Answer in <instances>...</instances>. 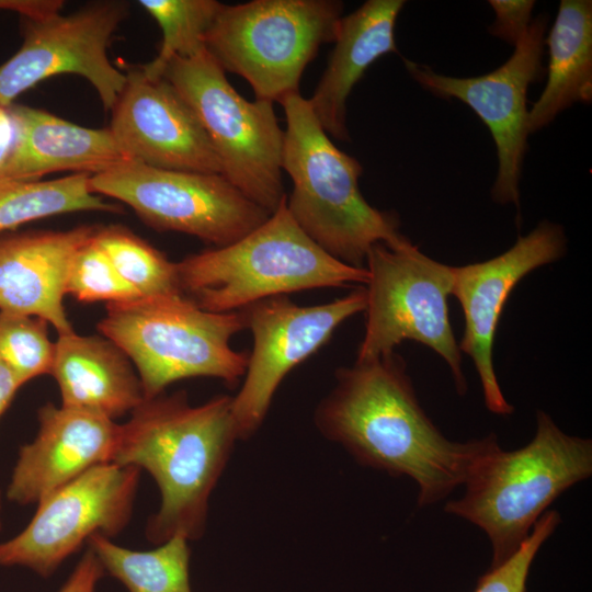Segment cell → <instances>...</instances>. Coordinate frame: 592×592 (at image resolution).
<instances>
[{
	"label": "cell",
	"mask_w": 592,
	"mask_h": 592,
	"mask_svg": "<svg viewBox=\"0 0 592 592\" xmlns=\"http://www.w3.org/2000/svg\"><path fill=\"white\" fill-rule=\"evenodd\" d=\"M334 377L315 410L317 429L358 464L415 481L419 506L463 486L498 443L493 434L467 442L445 437L420 406L406 363L395 352L355 361Z\"/></svg>",
	"instance_id": "obj_1"
},
{
	"label": "cell",
	"mask_w": 592,
	"mask_h": 592,
	"mask_svg": "<svg viewBox=\"0 0 592 592\" xmlns=\"http://www.w3.org/2000/svg\"><path fill=\"white\" fill-rule=\"evenodd\" d=\"M232 397L192 406L184 391L145 398L119 424L113 463L146 469L160 491L146 535L156 544L202 536L210 494L239 440Z\"/></svg>",
	"instance_id": "obj_2"
},
{
	"label": "cell",
	"mask_w": 592,
	"mask_h": 592,
	"mask_svg": "<svg viewBox=\"0 0 592 592\" xmlns=\"http://www.w3.org/2000/svg\"><path fill=\"white\" fill-rule=\"evenodd\" d=\"M281 104L286 118L282 169L293 182L286 206L305 234L355 267H365L377 242L390 248L406 243L397 216L367 203L358 186L361 163L331 141L308 99L295 93Z\"/></svg>",
	"instance_id": "obj_3"
},
{
	"label": "cell",
	"mask_w": 592,
	"mask_h": 592,
	"mask_svg": "<svg viewBox=\"0 0 592 592\" xmlns=\"http://www.w3.org/2000/svg\"><path fill=\"white\" fill-rule=\"evenodd\" d=\"M286 198L236 242L175 262L180 293L202 309L229 312L304 289L365 286L366 267L343 263L320 248L294 220Z\"/></svg>",
	"instance_id": "obj_4"
},
{
	"label": "cell",
	"mask_w": 592,
	"mask_h": 592,
	"mask_svg": "<svg viewBox=\"0 0 592 592\" xmlns=\"http://www.w3.org/2000/svg\"><path fill=\"white\" fill-rule=\"evenodd\" d=\"M592 474V441L562 432L544 411L525 446H492L464 482L465 493L444 510L481 528L492 549L491 567L510 558L561 493Z\"/></svg>",
	"instance_id": "obj_5"
},
{
	"label": "cell",
	"mask_w": 592,
	"mask_h": 592,
	"mask_svg": "<svg viewBox=\"0 0 592 592\" xmlns=\"http://www.w3.org/2000/svg\"><path fill=\"white\" fill-rule=\"evenodd\" d=\"M105 309L98 329L130 360L145 398L184 378L214 377L234 387L244 376L249 354L230 345L246 330L239 310L208 311L181 294L107 303Z\"/></svg>",
	"instance_id": "obj_6"
},
{
	"label": "cell",
	"mask_w": 592,
	"mask_h": 592,
	"mask_svg": "<svg viewBox=\"0 0 592 592\" xmlns=\"http://www.w3.org/2000/svg\"><path fill=\"white\" fill-rule=\"evenodd\" d=\"M343 2L253 0L220 5L205 48L224 71L244 78L255 98L282 102L299 93L307 65L334 41Z\"/></svg>",
	"instance_id": "obj_7"
},
{
	"label": "cell",
	"mask_w": 592,
	"mask_h": 592,
	"mask_svg": "<svg viewBox=\"0 0 592 592\" xmlns=\"http://www.w3.org/2000/svg\"><path fill=\"white\" fill-rule=\"evenodd\" d=\"M164 78L194 112L218 158L221 175L249 200L275 212L282 182L284 130L273 103L241 96L205 49L173 58Z\"/></svg>",
	"instance_id": "obj_8"
},
{
	"label": "cell",
	"mask_w": 592,
	"mask_h": 592,
	"mask_svg": "<svg viewBox=\"0 0 592 592\" xmlns=\"http://www.w3.org/2000/svg\"><path fill=\"white\" fill-rule=\"evenodd\" d=\"M365 331L356 361L390 354L402 341L426 345L449 366L456 390L467 391L462 352L449 320L453 266L425 255L410 240L377 242L366 255Z\"/></svg>",
	"instance_id": "obj_9"
},
{
	"label": "cell",
	"mask_w": 592,
	"mask_h": 592,
	"mask_svg": "<svg viewBox=\"0 0 592 592\" xmlns=\"http://www.w3.org/2000/svg\"><path fill=\"white\" fill-rule=\"evenodd\" d=\"M96 195L116 198L159 231L215 247L241 239L271 215L218 173L167 170L127 160L90 178Z\"/></svg>",
	"instance_id": "obj_10"
},
{
	"label": "cell",
	"mask_w": 592,
	"mask_h": 592,
	"mask_svg": "<svg viewBox=\"0 0 592 592\" xmlns=\"http://www.w3.org/2000/svg\"><path fill=\"white\" fill-rule=\"evenodd\" d=\"M548 16L539 14L514 46L511 57L485 75L452 77L430 66L403 59L411 78L423 89L469 106L488 127L498 157V172L491 197L498 204L520 208V180L527 150V92L545 72L543 57Z\"/></svg>",
	"instance_id": "obj_11"
},
{
	"label": "cell",
	"mask_w": 592,
	"mask_h": 592,
	"mask_svg": "<svg viewBox=\"0 0 592 592\" xmlns=\"http://www.w3.org/2000/svg\"><path fill=\"white\" fill-rule=\"evenodd\" d=\"M365 306L366 291L361 286L320 305L300 306L278 295L239 309L253 338L243 382L231 405L239 440L260 429L285 376L325 345L341 323L364 312Z\"/></svg>",
	"instance_id": "obj_12"
},
{
	"label": "cell",
	"mask_w": 592,
	"mask_h": 592,
	"mask_svg": "<svg viewBox=\"0 0 592 592\" xmlns=\"http://www.w3.org/2000/svg\"><path fill=\"white\" fill-rule=\"evenodd\" d=\"M139 476L137 467L106 463L53 491L20 534L0 543V565L47 578L93 535L115 536L130 519Z\"/></svg>",
	"instance_id": "obj_13"
},
{
	"label": "cell",
	"mask_w": 592,
	"mask_h": 592,
	"mask_svg": "<svg viewBox=\"0 0 592 592\" xmlns=\"http://www.w3.org/2000/svg\"><path fill=\"white\" fill-rule=\"evenodd\" d=\"M128 7L125 1L106 0L67 15L22 18L23 43L0 65V106H11L20 94L46 78L72 73L86 78L103 107L111 111L126 75L110 62L107 47Z\"/></svg>",
	"instance_id": "obj_14"
},
{
	"label": "cell",
	"mask_w": 592,
	"mask_h": 592,
	"mask_svg": "<svg viewBox=\"0 0 592 592\" xmlns=\"http://www.w3.org/2000/svg\"><path fill=\"white\" fill-rule=\"evenodd\" d=\"M567 250L563 228L540 221L526 236H519L505 252L482 262L453 266L455 296L465 327L458 344L473 361L487 408L506 415L513 407L504 398L493 367V342L503 307L515 285L533 270L559 260Z\"/></svg>",
	"instance_id": "obj_15"
},
{
	"label": "cell",
	"mask_w": 592,
	"mask_h": 592,
	"mask_svg": "<svg viewBox=\"0 0 592 592\" xmlns=\"http://www.w3.org/2000/svg\"><path fill=\"white\" fill-rule=\"evenodd\" d=\"M125 75L109 126L125 156L159 169L221 174L205 130L175 89L139 66Z\"/></svg>",
	"instance_id": "obj_16"
},
{
	"label": "cell",
	"mask_w": 592,
	"mask_h": 592,
	"mask_svg": "<svg viewBox=\"0 0 592 592\" xmlns=\"http://www.w3.org/2000/svg\"><path fill=\"white\" fill-rule=\"evenodd\" d=\"M119 424L106 417L47 402L38 432L20 448L7 496L19 504L43 498L89 469L113 463Z\"/></svg>",
	"instance_id": "obj_17"
},
{
	"label": "cell",
	"mask_w": 592,
	"mask_h": 592,
	"mask_svg": "<svg viewBox=\"0 0 592 592\" xmlns=\"http://www.w3.org/2000/svg\"><path fill=\"white\" fill-rule=\"evenodd\" d=\"M99 226L0 237V309L41 318L58 334L73 331L64 307L68 269Z\"/></svg>",
	"instance_id": "obj_18"
},
{
	"label": "cell",
	"mask_w": 592,
	"mask_h": 592,
	"mask_svg": "<svg viewBox=\"0 0 592 592\" xmlns=\"http://www.w3.org/2000/svg\"><path fill=\"white\" fill-rule=\"evenodd\" d=\"M8 111L14 139L0 164V180H38L56 171L93 175L129 160L109 127L80 126L19 104Z\"/></svg>",
	"instance_id": "obj_19"
},
{
	"label": "cell",
	"mask_w": 592,
	"mask_h": 592,
	"mask_svg": "<svg viewBox=\"0 0 592 592\" xmlns=\"http://www.w3.org/2000/svg\"><path fill=\"white\" fill-rule=\"evenodd\" d=\"M402 0H367L342 16L334 47L309 105L323 130L349 140L346 102L353 87L380 57L397 53L395 29Z\"/></svg>",
	"instance_id": "obj_20"
},
{
	"label": "cell",
	"mask_w": 592,
	"mask_h": 592,
	"mask_svg": "<svg viewBox=\"0 0 592 592\" xmlns=\"http://www.w3.org/2000/svg\"><path fill=\"white\" fill-rule=\"evenodd\" d=\"M61 406L111 420L132 412L145 399L127 355L104 335L58 334L50 371Z\"/></svg>",
	"instance_id": "obj_21"
},
{
	"label": "cell",
	"mask_w": 592,
	"mask_h": 592,
	"mask_svg": "<svg viewBox=\"0 0 592 592\" xmlns=\"http://www.w3.org/2000/svg\"><path fill=\"white\" fill-rule=\"evenodd\" d=\"M546 45L547 80L528 110L530 134L548 126L574 103L592 100V1L561 0Z\"/></svg>",
	"instance_id": "obj_22"
},
{
	"label": "cell",
	"mask_w": 592,
	"mask_h": 592,
	"mask_svg": "<svg viewBox=\"0 0 592 592\" xmlns=\"http://www.w3.org/2000/svg\"><path fill=\"white\" fill-rule=\"evenodd\" d=\"M189 542L174 536L155 549L132 550L102 535L88 540L104 571L122 582L127 592H192Z\"/></svg>",
	"instance_id": "obj_23"
},
{
	"label": "cell",
	"mask_w": 592,
	"mask_h": 592,
	"mask_svg": "<svg viewBox=\"0 0 592 592\" xmlns=\"http://www.w3.org/2000/svg\"><path fill=\"white\" fill-rule=\"evenodd\" d=\"M90 178L89 173H72L46 181L0 180V234L35 219L66 213H118V205L91 192Z\"/></svg>",
	"instance_id": "obj_24"
},
{
	"label": "cell",
	"mask_w": 592,
	"mask_h": 592,
	"mask_svg": "<svg viewBox=\"0 0 592 592\" xmlns=\"http://www.w3.org/2000/svg\"><path fill=\"white\" fill-rule=\"evenodd\" d=\"M156 20L162 39L155 59L139 66L151 79H161L175 57L187 58L205 50V37L221 3L215 0H140Z\"/></svg>",
	"instance_id": "obj_25"
},
{
	"label": "cell",
	"mask_w": 592,
	"mask_h": 592,
	"mask_svg": "<svg viewBox=\"0 0 592 592\" xmlns=\"http://www.w3.org/2000/svg\"><path fill=\"white\" fill-rule=\"evenodd\" d=\"M94 239L121 277L140 297L181 294L175 262L128 228L99 226Z\"/></svg>",
	"instance_id": "obj_26"
},
{
	"label": "cell",
	"mask_w": 592,
	"mask_h": 592,
	"mask_svg": "<svg viewBox=\"0 0 592 592\" xmlns=\"http://www.w3.org/2000/svg\"><path fill=\"white\" fill-rule=\"evenodd\" d=\"M45 320L0 309V361L23 386L30 379L50 374L55 342Z\"/></svg>",
	"instance_id": "obj_27"
},
{
	"label": "cell",
	"mask_w": 592,
	"mask_h": 592,
	"mask_svg": "<svg viewBox=\"0 0 592 592\" xmlns=\"http://www.w3.org/2000/svg\"><path fill=\"white\" fill-rule=\"evenodd\" d=\"M94 237L73 254L67 273L65 294L82 303H115L140 297L121 277Z\"/></svg>",
	"instance_id": "obj_28"
},
{
	"label": "cell",
	"mask_w": 592,
	"mask_h": 592,
	"mask_svg": "<svg viewBox=\"0 0 592 592\" xmlns=\"http://www.w3.org/2000/svg\"><path fill=\"white\" fill-rule=\"evenodd\" d=\"M560 521L561 517L557 511H545L519 549L505 561L490 568L480 577L474 592H526L532 562Z\"/></svg>",
	"instance_id": "obj_29"
},
{
	"label": "cell",
	"mask_w": 592,
	"mask_h": 592,
	"mask_svg": "<svg viewBox=\"0 0 592 592\" xmlns=\"http://www.w3.org/2000/svg\"><path fill=\"white\" fill-rule=\"evenodd\" d=\"M490 7L496 19L489 25V33L515 46L527 32L532 23V13L535 7L533 0H490Z\"/></svg>",
	"instance_id": "obj_30"
},
{
	"label": "cell",
	"mask_w": 592,
	"mask_h": 592,
	"mask_svg": "<svg viewBox=\"0 0 592 592\" xmlns=\"http://www.w3.org/2000/svg\"><path fill=\"white\" fill-rule=\"evenodd\" d=\"M105 571L92 549H88L59 592H95Z\"/></svg>",
	"instance_id": "obj_31"
},
{
	"label": "cell",
	"mask_w": 592,
	"mask_h": 592,
	"mask_svg": "<svg viewBox=\"0 0 592 592\" xmlns=\"http://www.w3.org/2000/svg\"><path fill=\"white\" fill-rule=\"evenodd\" d=\"M60 0H0V10L18 12L22 18L38 19L60 13Z\"/></svg>",
	"instance_id": "obj_32"
},
{
	"label": "cell",
	"mask_w": 592,
	"mask_h": 592,
	"mask_svg": "<svg viewBox=\"0 0 592 592\" xmlns=\"http://www.w3.org/2000/svg\"><path fill=\"white\" fill-rule=\"evenodd\" d=\"M21 386L14 374L0 361V415Z\"/></svg>",
	"instance_id": "obj_33"
},
{
	"label": "cell",
	"mask_w": 592,
	"mask_h": 592,
	"mask_svg": "<svg viewBox=\"0 0 592 592\" xmlns=\"http://www.w3.org/2000/svg\"><path fill=\"white\" fill-rule=\"evenodd\" d=\"M0 509H1V496H0ZM0 528H1V522H0Z\"/></svg>",
	"instance_id": "obj_34"
}]
</instances>
